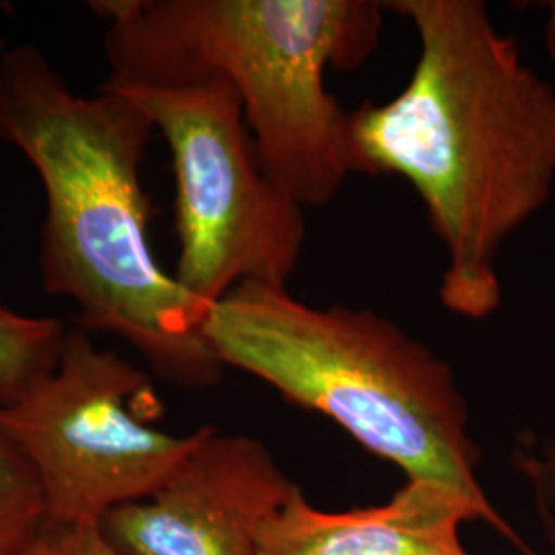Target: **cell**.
Returning a JSON list of instances; mask_svg holds the SVG:
<instances>
[{
  "label": "cell",
  "mask_w": 555,
  "mask_h": 555,
  "mask_svg": "<svg viewBox=\"0 0 555 555\" xmlns=\"http://www.w3.org/2000/svg\"><path fill=\"white\" fill-rule=\"evenodd\" d=\"M420 52L393 100L350 112L354 176H397L422 199L442 251L440 302L483 321L502 302L504 243L550 202L555 89L481 0H389Z\"/></svg>",
  "instance_id": "1"
},
{
  "label": "cell",
  "mask_w": 555,
  "mask_h": 555,
  "mask_svg": "<svg viewBox=\"0 0 555 555\" xmlns=\"http://www.w3.org/2000/svg\"><path fill=\"white\" fill-rule=\"evenodd\" d=\"M155 126L118 87L77 93L40 48L0 52V140L36 169L46 196L43 291L75 302L73 325L128 341L151 369L208 389L224 366L199 334L208 307L153 254L140 167Z\"/></svg>",
  "instance_id": "2"
},
{
  "label": "cell",
  "mask_w": 555,
  "mask_h": 555,
  "mask_svg": "<svg viewBox=\"0 0 555 555\" xmlns=\"http://www.w3.org/2000/svg\"><path fill=\"white\" fill-rule=\"evenodd\" d=\"M116 85L222 77L243 105L266 173L302 208L352 171L348 119L325 85L377 52L378 0H93Z\"/></svg>",
  "instance_id": "3"
},
{
  "label": "cell",
  "mask_w": 555,
  "mask_h": 555,
  "mask_svg": "<svg viewBox=\"0 0 555 555\" xmlns=\"http://www.w3.org/2000/svg\"><path fill=\"white\" fill-rule=\"evenodd\" d=\"M199 334L222 366L330 417L408 479L496 511L476 476L479 451L451 364L396 321L245 282L208 307Z\"/></svg>",
  "instance_id": "4"
},
{
  "label": "cell",
  "mask_w": 555,
  "mask_h": 555,
  "mask_svg": "<svg viewBox=\"0 0 555 555\" xmlns=\"http://www.w3.org/2000/svg\"><path fill=\"white\" fill-rule=\"evenodd\" d=\"M107 85L139 105L171 151L179 286L204 307L245 282L288 286L307 241L305 208L266 173L231 82Z\"/></svg>",
  "instance_id": "5"
},
{
  "label": "cell",
  "mask_w": 555,
  "mask_h": 555,
  "mask_svg": "<svg viewBox=\"0 0 555 555\" xmlns=\"http://www.w3.org/2000/svg\"><path fill=\"white\" fill-rule=\"evenodd\" d=\"M149 377L68 325L56 364L0 403V426L34 469L43 525H101L153 496L198 442L155 428Z\"/></svg>",
  "instance_id": "6"
},
{
  "label": "cell",
  "mask_w": 555,
  "mask_h": 555,
  "mask_svg": "<svg viewBox=\"0 0 555 555\" xmlns=\"http://www.w3.org/2000/svg\"><path fill=\"white\" fill-rule=\"evenodd\" d=\"M297 488L258 438L202 426L157 492L112 511L101 531L119 555H258L263 525Z\"/></svg>",
  "instance_id": "7"
},
{
  "label": "cell",
  "mask_w": 555,
  "mask_h": 555,
  "mask_svg": "<svg viewBox=\"0 0 555 555\" xmlns=\"http://www.w3.org/2000/svg\"><path fill=\"white\" fill-rule=\"evenodd\" d=\"M477 520L535 555L498 511L420 479H408L385 504L346 513L319 511L297 488L263 525L258 555H469L459 529Z\"/></svg>",
  "instance_id": "8"
},
{
  "label": "cell",
  "mask_w": 555,
  "mask_h": 555,
  "mask_svg": "<svg viewBox=\"0 0 555 555\" xmlns=\"http://www.w3.org/2000/svg\"><path fill=\"white\" fill-rule=\"evenodd\" d=\"M66 327L59 319L29 318L0 302V403L56 364Z\"/></svg>",
  "instance_id": "9"
},
{
  "label": "cell",
  "mask_w": 555,
  "mask_h": 555,
  "mask_svg": "<svg viewBox=\"0 0 555 555\" xmlns=\"http://www.w3.org/2000/svg\"><path fill=\"white\" fill-rule=\"evenodd\" d=\"M43 527L34 469L0 426V555H20Z\"/></svg>",
  "instance_id": "10"
},
{
  "label": "cell",
  "mask_w": 555,
  "mask_h": 555,
  "mask_svg": "<svg viewBox=\"0 0 555 555\" xmlns=\"http://www.w3.org/2000/svg\"><path fill=\"white\" fill-rule=\"evenodd\" d=\"M20 555H119L103 537L101 525L50 527L43 525Z\"/></svg>",
  "instance_id": "11"
},
{
  "label": "cell",
  "mask_w": 555,
  "mask_h": 555,
  "mask_svg": "<svg viewBox=\"0 0 555 555\" xmlns=\"http://www.w3.org/2000/svg\"><path fill=\"white\" fill-rule=\"evenodd\" d=\"M543 36H545V50L555 64V0L547 4V20L543 27Z\"/></svg>",
  "instance_id": "12"
}]
</instances>
